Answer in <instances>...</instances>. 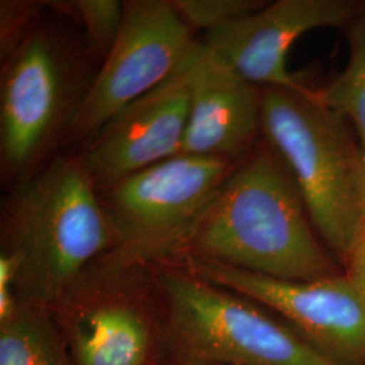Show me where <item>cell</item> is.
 I'll return each instance as SVG.
<instances>
[{"instance_id": "cell-18", "label": "cell", "mask_w": 365, "mask_h": 365, "mask_svg": "<svg viewBox=\"0 0 365 365\" xmlns=\"http://www.w3.org/2000/svg\"><path fill=\"white\" fill-rule=\"evenodd\" d=\"M345 277L365 304V225L361 223L342 262Z\"/></svg>"}, {"instance_id": "cell-10", "label": "cell", "mask_w": 365, "mask_h": 365, "mask_svg": "<svg viewBox=\"0 0 365 365\" xmlns=\"http://www.w3.org/2000/svg\"><path fill=\"white\" fill-rule=\"evenodd\" d=\"M197 48L199 41L170 78L120 108L81 146L78 158L98 188L180 155Z\"/></svg>"}, {"instance_id": "cell-1", "label": "cell", "mask_w": 365, "mask_h": 365, "mask_svg": "<svg viewBox=\"0 0 365 365\" xmlns=\"http://www.w3.org/2000/svg\"><path fill=\"white\" fill-rule=\"evenodd\" d=\"M182 257L284 280L339 274L289 170L264 137L235 164L168 260Z\"/></svg>"}, {"instance_id": "cell-2", "label": "cell", "mask_w": 365, "mask_h": 365, "mask_svg": "<svg viewBox=\"0 0 365 365\" xmlns=\"http://www.w3.org/2000/svg\"><path fill=\"white\" fill-rule=\"evenodd\" d=\"M0 242V255L13 262L18 299L49 310L95 261L119 245L78 153L57 155L9 191Z\"/></svg>"}, {"instance_id": "cell-14", "label": "cell", "mask_w": 365, "mask_h": 365, "mask_svg": "<svg viewBox=\"0 0 365 365\" xmlns=\"http://www.w3.org/2000/svg\"><path fill=\"white\" fill-rule=\"evenodd\" d=\"M344 30L349 46L346 66L315 93L322 105L351 123L365 152V3Z\"/></svg>"}, {"instance_id": "cell-13", "label": "cell", "mask_w": 365, "mask_h": 365, "mask_svg": "<svg viewBox=\"0 0 365 365\" xmlns=\"http://www.w3.org/2000/svg\"><path fill=\"white\" fill-rule=\"evenodd\" d=\"M0 365H73L49 309L21 302L0 322Z\"/></svg>"}, {"instance_id": "cell-5", "label": "cell", "mask_w": 365, "mask_h": 365, "mask_svg": "<svg viewBox=\"0 0 365 365\" xmlns=\"http://www.w3.org/2000/svg\"><path fill=\"white\" fill-rule=\"evenodd\" d=\"M262 137L283 160L330 253L342 264L361 225L354 195L360 144L315 90L262 88Z\"/></svg>"}, {"instance_id": "cell-4", "label": "cell", "mask_w": 365, "mask_h": 365, "mask_svg": "<svg viewBox=\"0 0 365 365\" xmlns=\"http://www.w3.org/2000/svg\"><path fill=\"white\" fill-rule=\"evenodd\" d=\"M150 265L172 365H339L256 302L176 262Z\"/></svg>"}, {"instance_id": "cell-17", "label": "cell", "mask_w": 365, "mask_h": 365, "mask_svg": "<svg viewBox=\"0 0 365 365\" xmlns=\"http://www.w3.org/2000/svg\"><path fill=\"white\" fill-rule=\"evenodd\" d=\"M46 1H0V60L7 58L43 16Z\"/></svg>"}, {"instance_id": "cell-19", "label": "cell", "mask_w": 365, "mask_h": 365, "mask_svg": "<svg viewBox=\"0 0 365 365\" xmlns=\"http://www.w3.org/2000/svg\"><path fill=\"white\" fill-rule=\"evenodd\" d=\"M354 195L361 223L365 225V152L360 149L354 165Z\"/></svg>"}, {"instance_id": "cell-16", "label": "cell", "mask_w": 365, "mask_h": 365, "mask_svg": "<svg viewBox=\"0 0 365 365\" xmlns=\"http://www.w3.org/2000/svg\"><path fill=\"white\" fill-rule=\"evenodd\" d=\"M187 27L203 30L205 34L244 15L262 9V0H170Z\"/></svg>"}, {"instance_id": "cell-12", "label": "cell", "mask_w": 365, "mask_h": 365, "mask_svg": "<svg viewBox=\"0 0 365 365\" xmlns=\"http://www.w3.org/2000/svg\"><path fill=\"white\" fill-rule=\"evenodd\" d=\"M262 88L237 76L199 41L180 155L240 161L262 138Z\"/></svg>"}, {"instance_id": "cell-7", "label": "cell", "mask_w": 365, "mask_h": 365, "mask_svg": "<svg viewBox=\"0 0 365 365\" xmlns=\"http://www.w3.org/2000/svg\"><path fill=\"white\" fill-rule=\"evenodd\" d=\"M238 161L178 155L98 188L117 230L119 255L170 259Z\"/></svg>"}, {"instance_id": "cell-11", "label": "cell", "mask_w": 365, "mask_h": 365, "mask_svg": "<svg viewBox=\"0 0 365 365\" xmlns=\"http://www.w3.org/2000/svg\"><path fill=\"white\" fill-rule=\"evenodd\" d=\"M359 6L353 0H277L203 34L200 42L256 87L304 91L309 87L288 71L289 49L315 29H345Z\"/></svg>"}, {"instance_id": "cell-6", "label": "cell", "mask_w": 365, "mask_h": 365, "mask_svg": "<svg viewBox=\"0 0 365 365\" xmlns=\"http://www.w3.org/2000/svg\"><path fill=\"white\" fill-rule=\"evenodd\" d=\"M73 365H146L161 304L150 262L111 252L51 310Z\"/></svg>"}, {"instance_id": "cell-9", "label": "cell", "mask_w": 365, "mask_h": 365, "mask_svg": "<svg viewBox=\"0 0 365 365\" xmlns=\"http://www.w3.org/2000/svg\"><path fill=\"white\" fill-rule=\"evenodd\" d=\"M167 261L274 310L333 363L365 365V304L345 274L284 280L196 257Z\"/></svg>"}, {"instance_id": "cell-8", "label": "cell", "mask_w": 365, "mask_h": 365, "mask_svg": "<svg viewBox=\"0 0 365 365\" xmlns=\"http://www.w3.org/2000/svg\"><path fill=\"white\" fill-rule=\"evenodd\" d=\"M196 42L170 0L123 1L117 39L99 66L69 141L87 144L120 108L170 78Z\"/></svg>"}, {"instance_id": "cell-3", "label": "cell", "mask_w": 365, "mask_h": 365, "mask_svg": "<svg viewBox=\"0 0 365 365\" xmlns=\"http://www.w3.org/2000/svg\"><path fill=\"white\" fill-rule=\"evenodd\" d=\"M39 19L0 72V172L9 191L57 156L99 63L86 39Z\"/></svg>"}, {"instance_id": "cell-15", "label": "cell", "mask_w": 365, "mask_h": 365, "mask_svg": "<svg viewBox=\"0 0 365 365\" xmlns=\"http://www.w3.org/2000/svg\"><path fill=\"white\" fill-rule=\"evenodd\" d=\"M58 16L83 27L86 43L99 66L111 51L123 18V1L118 0H66L46 1Z\"/></svg>"}]
</instances>
